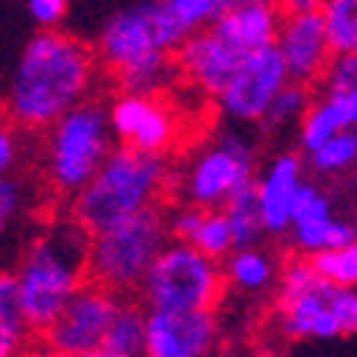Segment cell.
Returning a JSON list of instances; mask_svg holds the SVG:
<instances>
[{"label": "cell", "instance_id": "6", "mask_svg": "<svg viewBox=\"0 0 357 357\" xmlns=\"http://www.w3.org/2000/svg\"><path fill=\"white\" fill-rule=\"evenodd\" d=\"M260 166L252 137L237 129H220L203 140L174 174V192L186 206L223 212L226 206L257 186Z\"/></svg>", "mask_w": 357, "mask_h": 357}, {"label": "cell", "instance_id": "2", "mask_svg": "<svg viewBox=\"0 0 357 357\" xmlns=\"http://www.w3.org/2000/svg\"><path fill=\"white\" fill-rule=\"evenodd\" d=\"M89 234L72 215L52 220L17 263V286L29 329L43 335L89 283Z\"/></svg>", "mask_w": 357, "mask_h": 357}, {"label": "cell", "instance_id": "13", "mask_svg": "<svg viewBox=\"0 0 357 357\" xmlns=\"http://www.w3.org/2000/svg\"><path fill=\"white\" fill-rule=\"evenodd\" d=\"M306 183V158L294 149L278 152L260 169L257 200L269 237H289L294 226V203Z\"/></svg>", "mask_w": 357, "mask_h": 357}, {"label": "cell", "instance_id": "26", "mask_svg": "<svg viewBox=\"0 0 357 357\" xmlns=\"http://www.w3.org/2000/svg\"><path fill=\"white\" fill-rule=\"evenodd\" d=\"M335 212H332V197L326 195L314 181H306L301 195H297V203H294V226H314V223H326L332 220Z\"/></svg>", "mask_w": 357, "mask_h": 357}, {"label": "cell", "instance_id": "33", "mask_svg": "<svg viewBox=\"0 0 357 357\" xmlns=\"http://www.w3.org/2000/svg\"><path fill=\"white\" fill-rule=\"evenodd\" d=\"M26 357H69V354H57V351H52V349H46V346H35Z\"/></svg>", "mask_w": 357, "mask_h": 357}, {"label": "cell", "instance_id": "9", "mask_svg": "<svg viewBox=\"0 0 357 357\" xmlns=\"http://www.w3.org/2000/svg\"><path fill=\"white\" fill-rule=\"evenodd\" d=\"M121 303H123L121 294L95 283H86L72 297V303L63 309V314L40 335L43 346L69 357H86L103 349L112 323L117 312H121Z\"/></svg>", "mask_w": 357, "mask_h": 357}, {"label": "cell", "instance_id": "28", "mask_svg": "<svg viewBox=\"0 0 357 357\" xmlns=\"http://www.w3.org/2000/svg\"><path fill=\"white\" fill-rule=\"evenodd\" d=\"M206 215H209L206 209H197V206H186V203H177L174 209H169V234H172V243L195 246Z\"/></svg>", "mask_w": 357, "mask_h": 357}, {"label": "cell", "instance_id": "1", "mask_svg": "<svg viewBox=\"0 0 357 357\" xmlns=\"http://www.w3.org/2000/svg\"><path fill=\"white\" fill-rule=\"evenodd\" d=\"M98 54L69 32H35L17 54L6 89V114L12 126L49 132L57 121L92 100Z\"/></svg>", "mask_w": 357, "mask_h": 357}, {"label": "cell", "instance_id": "16", "mask_svg": "<svg viewBox=\"0 0 357 357\" xmlns=\"http://www.w3.org/2000/svg\"><path fill=\"white\" fill-rule=\"evenodd\" d=\"M332 283H326L323 278L306 289L303 294L291 297L286 303H278V323L280 332L289 340H335L343 337L340 323L332 309V297H335Z\"/></svg>", "mask_w": 357, "mask_h": 357}, {"label": "cell", "instance_id": "17", "mask_svg": "<svg viewBox=\"0 0 357 357\" xmlns=\"http://www.w3.org/2000/svg\"><path fill=\"white\" fill-rule=\"evenodd\" d=\"M32 329L23 314L20 286L15 272L0 275V357H26L35 349Z\"/></svg>", "mask_w": 357, "mask_h": 357}, {"label": "cell", "instance_id": "7", "mask_svg": "<svg viewBox=\"0 0 357 357\" xmlns=\"http://www.w3.org/2000/svg\"><path fill=\"white\" fill-rule=\"evenodd\" d=\"M172 246L169 209H149L112 231L92 237L89 249V283L103 286L121 297L140 291L158 257Z\"/></svg>", "mask_w": 357, "mask_h": 357}, {"label": "cell", "instance_id": "35", "mask_svg": "<svg viewBox=\"0 0 357 357\" xmlns=\"http://www.w3.org/2000/svg\"><path fill=\"white\" fill-rule=\"evenodd\" d=\"M354 234H357V218H354Z\"/></svg>", "mask_w": 357, "mask_h": 357}, {"label": "cell", "instance_id": "23", "mask_svg": "<svg viewBox=\"0 0 357 357\" xmlns=\"http://www.w3.org/2000/svg\"><path fill=\"white\" fill-rule=\"evenodd\" d=\"M306 166L314 174H343L357 166V129L337 135L314 155L306 158Z\"/></svg>", "mask_w": 357, "mask_h": 357}, {"label": "cell", "instance_id": "3", "mask_svg": "<svg viewBox=\"0 0 357 357\" xmlns=\"http://www.w3.org/2000/svg\"><path fill=\"white\" fill-rule=\"evenodd\" d=\"M172 186L174 174L166 158L117 146L95 181L72 200L69 215L92 237H98L163 206V195L172 192Z\"/></svg>", "mask_w": 357, "mask_h": 357}, {"label": "cell", "instance_id": "10", "mask_svg": "<svg viewBox=\"0 0 357 357\" xmlns=\"http://www.w3.org/2000/svg\"><path fill=\"white\" fill-rule=\"evenodd\" d=\"M291 83L278 46L249 54L234 72L223 95L215 100L218 112L231 123H260L275 98Z\"/></svg>", "mask_w": 357, "mask_h": 357}, {"label": "cell", "instance_id": "19", "mask_svg": "<svg viewBox=\"0 0 357 357\" xmlns=\"http://www.w3.org/2000/svg\"><path fill=\"white\" fill-rule=\"evenodd\" d=\"M146 337H149V312L143 309L140 301L123 297L121 312H117L106 349L114 351L117 357H146Z\"/></svg>", "mask_w": 357, "mask_h": 357}, {"label": "cell", "instance_id": "27", "mask_svg": "<svg viewBox=\"0 0 357 357\" xmlns=\"http://www.w3.org/2000/svg\"><path fill=\"white\" fill-rule=\"evenodd\" d=\"M323 95H354L357 92V54L332 57L323 75Z\"/></svg>", "mask_w": 357, "mask_h": 357}, {"label": "cell", "instance_id": "5", "mask_svg": "<svg viewBox=\"0 0 357 357\" xmlns=\"http://www.w3.org/2000/svg\"><path fill=\"white\" fill-rule=\"evenodd\" d=\"M192 38V29L177 15L174 0H143L103 20L95 54L103 69L121 77L158 57H174Z\"/></svg>", "mask_w": 357, "mask_h": 357}, {"label": "cell", "instance_id": "22", "mask_svg": "<svg viewBox=\"0 0 357 357\" xmlns=\"http://www.w3.org/2000/svg\"><path fill=\"white\" fill-rule=\"evenodd\" d=\"M323 20L332 54H357V0H329V3H323Z\"/></svg>", "mask_w": 357, "mask_h": 357}, {"label": "cell", "instance_id": "20", "mask_svg": "<svg viewBox=\"0 0 357 357\" xmlns=\"http://www.w3.org/2000/svg\"><path fill=\"white\" fill-rule=\"evenodd\" d=\"M223 212H226V220H229V229L234 237V252L260 249L263 237H266V223H263V212H260L257 189H249L246 195L234 197Z\"/></svg>", "mask_w": 357, "mask_h": 357}, {"label": "cell", "instance_id": "25", "mask_svg": "<svg viewBox=\"0 0 357 357\" xmlns=\"http://www.w3.org/2000/svg\"><path fill=\"white\" fill-rule=\"evenodd\" d=\"M314 272L332 286L357 289V243L340 252H326L312 260Z\"/></svg>", "mask_w": 357, "mask_h": 357}, {"label": "cell", "instance_id": "34", "mask_svg": "<svg viewBox=\"0 0 357 357\" xmlns=\"http://www.w3.org/2000/svg\"><path fill=\"white\" fill-rule=\"evenodd\" d=\"M86 357H117V354H114V351H109V349L103 346V349H98V351H92V354H86Z\"/></svg>", "mask_w": 357, "mask_h": 357}, {"label": "cell", "instance_id": "4", "mask_svg": "<svg viewBox=\"0 0 357 357\" xmlns=\"http://www.w3.org/2000/svg\"><path fill=\"white\" fill-rule=\"evenodd\" d=\"M117 149L109 103L100 98L72 109L46 132L43 177L57 197L75 200Z\"/></svg>", "mask_w": 357, "mask_h": 357}, {"label": "cell", "instance_id": "32", "mask_svg": "<svg viewBox=\"0 0 357 357\" xmlns=\"http://www.w3.org/2000/svg\"><path fill=\"white\" fill-rule=\"evenodd\" d=\"M17 155H20L17 132L12 126H3V129H0V172L12 174V166L17 163Z\"/></svg>", "mask_w": 357, "mask_h": 357}, {"label": "cell", "instance_id": "30", "mask_svg": "<svg viewBox=\"0 0 357 357\" xmlns=\"http://www.w3.org/2000/svg\"><path fill=\"white\" fill-rule=\"evenodd\" d=\"M23 203H26L23 183L15 174H3V181H0V223H3V229L12 226V220L23 212Z\"/></svg>", "mask_w": 357, "mask_h": 357}, {"label": "cell", "instance_id": "15", "mask_svg": "<svg viewBox=\"0 0 357 357\" xmlns=\"http://www.w3.org/2000/svg\"><path fill=\"white\" fill-rule=\"evenodd\" d=\"M280 26H283V6L266 3V0H237L209 29L234 54L249 57L260 49L278 46Z\"/></svg>", "mask_w": 357, "mask_h": 357}, {"label": "cell", "instance_id": "14", "mask_svg": "<svg viewBox=\"0 0 357 357\" xmlns=\"http://www.w3.org/2000/svg\"><path fill=\"white\" fill-rule=\"evenodd\" d=\"M215 343V312H149L146 357H206Z\"/></svg>", "mask_w": 357, "mask_h": 357}, {"label": "cell", "instance_id": "11", "mask_svg": "<svg viewBox=\"0 0 357 357\" xmlns=\"http://www.w3.org/2000/svg\"><path fill=\"white\" fill-rule=\"evenodd\" d=\"M109 112L117 146H129L140 155L166 158V152L177 140L174 112L160 98H140L121 92L109 103Z\"/></svg>", "mask_w": 357, "mask_h": 357}, {"label": "cell", "instance_id": "29", "mask_svg": "<svg viewBox=\"0 0 357 357\" xmlns=\"http://www.w3.org/2000/svg\"><path fill=\"white\" fill-rule=\"evenodd\" d=\"M26 12L32 17V23L38 26V32H57V26L63 23L69 6L63 0H29Z\"/></svg>", "mask_w": 357, "mask_h": 357}, {"label": "cell", "instance_id": "12", "mask_svg": "<svg viewBox=\"0 0 357 357\" xmlns=\"http://www.w3.org/2000/svg\"><path fill=\"white\" fill-rule=\"evenodd\" d=\"M278 49L286 61L291 83L314 86V80H323L335 57L329 46V35H326L323 3L309 12H283Z\"/></svg>", "mask_w": 357, "mask_h": 357}, {"label": "cell", "instance_id": "18", "mask_svg": "<svg viewBox=\"0 0 357 357\" xmlns=\"http://www.w3.org/2000/svg\"><path fill=\"white\" fill-rule=\"evenodd\" d=\"M223 275L226 280L249 294L266 291L275 283H280V272L275 257L266 249H246V252H231L229 260L223 263Z\"/></svg>", "mask_w": 357, "mask_h": 357}, {"label": "cell", "instance_id": "8", "mask_svg": "<svg viewBox=\"0 0 357 357\" xmlns=\"http://www.w3.org/2000/svg\"><path fill=\"white\" fill-rule=\"evenodd\" d=\"M223 266L195 246L172 243L143 280L137 301L146 312H215L223 294Z\"/></svg>", "mask_w": 357, "mask_h": 357}, {"label": "cell", "instance_id": "31", "mask_svg": "<svg viewBox=\"0 0 357 357\" xmlns=\"http://www.w3.org/2000/svg\"><path fill=\"white\" fill-rule=\"evenodd\" d=\"M332 309H335V317L340 323V332L343 337L354 335L357 332V289H335V297H332Z\"/></svg>", "mask_w": 357, "mask_h": 357}, {"label": "cell", "instance_id": "24", "mask_svg": "<svg viewBox=\"0 0 357 357\" xmlns=\"http://www.w3.org/2000/svg\"><path fill=\"white\" fill-rule=\"evenodd\" d=\"M195 249L203 252L206 257L212 260H229V255L234 252V237H231V229H229V220H226V212H209L200 226V234L195 241Z\"/></svg>", "mask_w": 357, "mask_h": 357}, {"label": "cell", "instance_id": "21", "mask_svg": "<svg viewBox=\"0 0 357 357\" xmlns=\"http://www.w3.org/2000/svg\"><path fill=\"white\" fill-rule=\"evenodd\" d=\"M314 92L312 86H301V83H289L283 92L275 98V103L269 106L266 117L260 121L263 132H280L291 123H303V117L309 114V109L314 106Z\"/></svg>", "mask_w": 357, "mask_h": 357}]
</instances>
